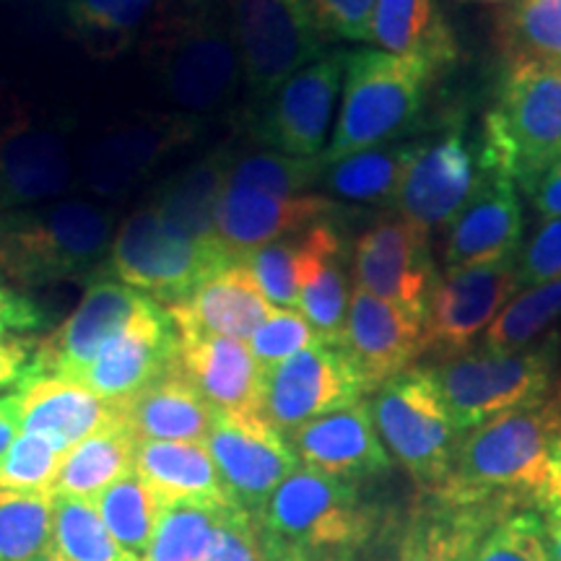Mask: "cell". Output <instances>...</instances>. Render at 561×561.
I'll list each match as a JSON object with an SVG mask.
<instances>
[{"mask_svg": "<svg viewBox=\"0 0 561 561\" xmlns=\"http://www.w3.org/2000/svg\"><path fill=\"white\" fill-rule=\"evenodd\" d=\"M364 392L367 388L346 351L320 341L265 369L263 419L280 437H289L307 421L359 403Z\"/></svg>", "mask_w": 561, "mask_h": 561, "instance_id": "14", "label": "cell"}, {"mask_svg": "<svg viewBox=\"0 0 561 561\" xmlns=\"http://www.w3.org/2000/svg\"><path fill=\"white\" fill-rule=\"evenodd\" d=\"M224 5L242 55L244 83L257 100L322 58L325 42L305 0H224Z\"/></svg>", "mask_w": 561, "mask_h": 561, "instance_id": "11", "label": "cell"}, {"mask_svg": "<svg viewBox=\"0 0 561 561\" xmlns=\"http://www.w3.org/2000/svg\"><path fill=\"white\" fill-rule=\"evenodd\" d=\"M346 53L322 55L278 83L252 115L250 133L271 151L318 159L331 144V125L343 89Z\"/></svg>", "mask_w": 561, "mask_h": 561, "instance_id": "12", "label": "cell"}, {"mask_svg": "<svg viewBox=\"0 0 561 561\" xmlns=\"http://www.w3.org/2000/svg\"><path fill=\"white\" fill-rule=\"evenodd\" d=\"M341 348L359 371L367 392L377 390L411 369L426 351V312L377 299L354 286Z\"/></svg>", "mask_w": 561, "mask_h": 561, "instance_id": "20", "label": "cell"}, {"mask_svg": "<svg viewBox=\"0 0 561 561\" xmlns=\"http://www.w3.org/2000/svg\"><path fill=\"white\" fill-rule=\"evenodd\" d=\"M348 273L346 265H343V252H339V255L325 257V261L305 278L299 291L297 310L305 314L307 322L318 331L322 341L341 346L343 328H346L348 318Z\"/></svg>", "mask_w": 561, "mask_h": 561, "instance_id": "43", "label": "cell"}, {"mask_svg": "<svg viewBox=\"0 0 561 561\" xmlns=\"http://www.w3.org/2000/svg\"><path fill=\"white\" fill-rule=\"evenodd\" d=\"M385 450L426 494L445 486L462 434L453 424L430 369H405L375 390L369 403Z\"/></svg>", "mask_w": 561, "mask_h": 561, "instance_id": "8", "label": "cell"}, {"mask_svg": "<svg viewBox=\"0 0 561 561\" xmlns=\"http://www.w3.org/2000/svg\"><path fill=\"white\" fill-rule=\"evenodd\" d=\"M517 291V255L445 271L426 305V351L445 359L471 351Z\"/></svg>", "mask_w": 561, "mask_h": 561, "instance_id": "15", "label": "cell"}, {"mask_svg": "<svg viewBox=\"0 0 561 561\" xmlns=\"http://www.w3.org/2000/svg\"><path fill=\"white\" fill-rule=\"evenodd\" d=\"M62 453L37 434L21 432L0 458V489L47 491L58 476Z\"/></svg>", "mask_w": 561, "mask_h": 561, "instance_id": "46", "label": "cell"}, {"mask_svg": "<svg viewBox=\"0 0 561 561\" xmlns=\"http://www.w3.org/2000/svg\"><path fill=\"white\" fill-rule=\"evenodd\" d=\"M512 502H432L405 525L398 561H476L483 536L510 515Z\"/></svg>", "mask_w": 561, "mask_h": 561, "instance_id": "26", "label": "cell"}, {"mask_svg": "<svg viewBox=\"0 0 561 561\" xmlns=\"http://www.w3.org/2000/svg\"><path fill=\"white\" fill-rule=\"evenodd\" d=\"M231 161H234L231 151L227 146H219L170 174L151 198V206L159 210L161 219L206 250L224 252L216 237V206L229 182Z\"/></svg>", "mask_w": 561, "mask_h": 561, "instance_id": "30", "label": "cell"}, {"mask_svg": "<svg viewBox=\"0 0 561 561\" xmlns=\"http://www.w3.org/2000/svg\"><path fill=\"white\" fill-rule=\"evenodd\" d=\"M325 161L299 159L280 151H257L231 161L229 185L268 195H305L312 185H320Z\"/></svg>", "mask_w": 561, "mask_h": 561, "instance_id": "42", "label": "cell"}, {"mask_svg": "<svg viewBox=\"0 0 561 561\" xmlns=\"http://www.w3.org/2000/svg\"><path fill=\"white\" fill-rule=\"evenodd\" d=\"M533 208L546 219H559L561 216V161L546 178L538 182L536 191L530 193Z\"/></svg>", "mask_w": 561, "mask_h": 561, "instance_id": "54", "label": "cell"}, {"mask_svg": "<svg viewBox=\"0 0 561 561\" xmlns=\"http://www.w3.org/2000/svg\"><path fill=\"white\" fill-rule=\"evenodd\" d=\"M115 409L136 442H206L216 413L182 375L180 364L115 403Z\"/></svg>", "mask_w": 561, "mask_h": 561, "instance_id": "28", "label": "cell"}, {"mask_svg": "<svg viewBox=\"0 0 561 561\" xmlns=\"http://www.w3.org/2000/svg\"><path fill=\"white\" fill-rule=\"evenodd\" d=\"M133 458L136 437L117 416L62 455L50 494L96 500L104 489L133 471Z\"/></svg>", "mask_w": 561, "mask_h": 561, "instance_id": "34", "label": "cell"}, {"mask_svg": "<svg viewBox=\"0 0 561 561\" xmlns=\"http://www.w3.org/2000/svg\"><path fill=\"white\" fill-rule=\"evenodd\" d=\"M561 356L559 335L523 351H466L430 369L460 434L549 398Z\"/></svg>", "mask_w": 561, "mask_h": 561, "instance_id": "7", "label": "cell"}, {"mask_svg": "<svg viewBox=\"0 0 561 561\" xmlns=\"http://www.w3.org/2000/svg\"><path fill=\"white\" fill-rule=\"evenodd\" d=\"M320 341L322 339L318 331H314L299 310H278V307H273L268 318H265L261 325L255 328V333L248 339V346L257 364H261L263 369H271Z\"/></svg>", "mask_w": 561, "mask_h": 561, "instance_id": "47", "label": "cell"}, {"mask_svg": "<svg viewBox=\"0 0 561 561\" xmlns=\"http://www.w3.org/2000/svg\"><path fill=\"white\" fill-rule=\"evenodd\" d=\"M549 401L553 409L561 413V356L557 364V371H553V380H551V390H549Z\"/></svg>", "mask_w": 561, "mask_h": 561, "instance_id": "57", "label": "cell"}, {"mask_svg": "<svg viewBox=\"0 0 561 561\" xmlns=\"http://www.w3.org/2000/svg\"><path fill=\"white\" fill-rule=\"evenodd\" d=\"M201 128L198 117L182 112L138 115L110 125L83 151L81 185L102 201H123L149 180L170 153L195 140Z\"/></svg>", "mask_w": 561, "mask_h": 561, "instance_id": "13", "label": "cell"}, {"mask_svg": "<svg viewBox=\"0 0 561 561\" xmlns=\"http://www.w3.org/2000/svg\"><path fill=\"white\" fill-rule=\"evenodd\" d=\"M520 237L523 208L515 182L489 174L450 224L445 244V271L517 255Z\"/></svg>", "mask_w": 561, "mask_h": 561, "instance_id": "25", "label": "cell"}, {"mask_svg": "<svg viewBox=\"0 0 561 561\" xmlns=\"http://www.w3.org/2000/svg\"><path fill=\"white\" fill-rule=\"evenodd\" d=\"M476 561H553L546 523L536 512H510L491 528Z\"/></svg>", "mask_w": 561, "mask_h": 561, "instance_id": "45", "label": "cell"}, {"mask_svg": "<svg viewBox=\"0 0 561 561\" xmlns=\"http://www.w3.org/2000/svg\"><path fill=\"white\" fill-rule=\"evenodd\" d=\"M21 432L37 434L66 455L89 434L117 419L115 403L102 401L79 382L39 375L19 388Z\"/></svg>", "mask_w": 561, "mask_h": 561, "instance_id": "29", "label": "cell"}, {"mask_svg": "<svg viewBox=\"0 0 561 561\" xmlns=\"http://www.w3.org/2000/svg\"><path fill=\"white\" fill-rule=\"evenodd\" d=\"M561 322V278L520 289L481 335L483 351H523L551 339Z\"/></svg>", "mask_w": 561, "mask_h": 561, "instance_id": "38", "label": "cell"}, {"mask_svg": "<svg viewBox=\"0 0 561 561\" xmlns=\"http://www.w3.org/2000/svg\"><path fill=\"white\" fill-rule=\"evenodd\" d=\"M21 434V392L13 390L0 396V458L9 450L11 442Z\"/></svg>", "mask_w": 561, "mask_h": 561, "instance_id": "55", "label": "cell"}, {"mask_svg": "<svg viewBox=\"0 0 561 561\" xmlns=\"http://www.w3.org/2000/svg\"><path fill=\"white\" fill-rule=\"evenodd\" d=\"M178 364L208 405L229 416H263V377L248 341L178 331Z\"/></svg>", "mask_w": 561, "mask_h": 561, "instance_id": "24", "label": "cell"}, {"mask_svg": "<svg viewBox=\"0 0 561 561\" xmlns=\"http://www.w3.org/2000/svg\"><path fill=\"white\" fill-rule=\"evenodd\" d=\"M255 520L278 553L351 559L367 543L375 515L351 481L297 466L268 496Z\"/></svg>", "mask_w": 561, "mask_h": 561, "instance_id": "6", "label": "cell"}, {"mask_svg": "<svg viewBox=\"0 0 561 561\" xmlns=\"http://www.w3.org/2000/svg\"><path fill=\"white\" fill-rule=\"evenodd\" d=\"M286 442L297 455L299 466L341 481L371 479L390 471L392 466L367 401L307 421Z\"/></svg>", "mask_w": 561, "mask_h": 561, "instance_id": "23", "label": "cell"}, {"mask_svg": "<svg viewBox=\"0 0 561 561\" xmlns=\"http://www.w3.org/2000/svg\"><path fill=\"white\" fill-rule=\"evenodd\" d=\"M419 140H390L325 164L320 187L328 198L382 206L392 203Z\"/></svg>", "mask_w": 561, "mask_h": 561, "instance_id": "35", "label": "cell"}, {"mask_svg": "<svg viewBox=\"0 0 561 561\" xmlns=\"http://www.w3.org/2000/svg\"><path fill=\"white\" fill-rule=\"evenodd\" d=\"M229 263H234V257L191 242L146 203L115 231L107 261L96 276L144 291L161 307H172Z\"/></svg>", "mask_w": 561, "mask_h": 561, "instance_id": "9", "label": "cell"}, {"mask_svg": "<svg viewBox=\"0 0 561 561\" xmlns=\"http://www.w3.org/2000/svg\"><path fill=\"white\" fill-rule=\"evenodd\" d=\"M273 305L244 261L229 263L203 280L191 297L167 307L178 331H198L248 341Z\"/></svg>", "mask_w": 561, "mask_h": 561, "instance_id": "27", "label": "cell"}, {"mask_svg": "<svg viewBox=\"0 0 561 561\" xmlns=\"http://www.w3.org/2000/svg\"><path fill=\"white\" fill-rule=\"evenodd\" d=\"M536 504L543 510V517L546 515L561 517V434L551 445L549 476H546V483L541 486V491H538Z\"/></svg>", "mask_w": 561, "mask_h": 561, "instance_id": "53", "label": "cell"}, {"mask_svg": "<svg viewBox=\"0 0 561 561\" xmlns=\"http://www.w3.org/2000/svg\"><path fill=\"white\" fill-rule=\"evenodd\" d=\"M201 561H278V553L250 512L229 507Z\"/></svg>", "mask_w": 561, "mask_h": 561, "instance_id": "48", "label": "cell"}, {"mask_svg": "<svg viewBox=\"0 0 561 561\" xmlns=\"http://www.w3.org/2000/svg\"><path fill=\"white\" fill-rule=\"evenodd\" d=\"M133 471L167 502L195 500L234 507L221 486L206 442H136Z\"/></svg>", "mask_w": 561, "mask_h": 561, "instance_id": "32", "label": "cell"}, {"mask_svg": "<svg viewBox=\"0 0 561 561\" xmlns=\"http://www.w3.org/2000/svg\"><path fill=\"white\" fill-rule=\"evenodd\" d=\"M434 73L437 66L424 58L380 47L346 50L339 123L322 161L331 164L405 136L424 107Z\"/></svg>", "mask_w": 561, "mask_h": 561, "instance_id": "5", "label": "cell"}, {"mask_svg": "<svg viewBox=\"0 0 561 561\" xmlns=\"http://www.w3.org/2000/svg\"><path fill=\"white\" fill-rule=\"evenodd\" d=\"M481 170L533 193L561 161V66L515 58L483 121Z\"/></svg>", "mask_w": 561, "mask_h": 561, "instance_id": "4", "label": "cell"}, {"mask_svg": "<svg viewBox=\"0 0 561 561\" xmlns=\"http://www.w3.org/2000/svg\"><path fill=\"white\" fill-rule=\"evenodd\" d=\"M343 252V237L335 221H322L314 227L286 237V240L263 244L242 261L255 276L257 286L278 310H297L299 291L307 273L325 257Z\"/></svg>", "mask_w": 561, "mask_h": 561, "instance_id": "31", "label": "cell"}, {"mask_svg": "<svg viewBox=\"0 0 561 561\" xmlns=\"http://www.w3.org/2000/svg\"><path fill=\"white\" fill-rule=\"evenodd\" d=\"M32 561H62V559H60V557H55V553H53L50 549H45V551L39 553V557H34Z\"/></svg>", "mask_w": 561, "mask_h": 561, "instance_id": "59", "label": "cell"}, {"mask_svg": "<svg viewBox=\"0 0 561 561\" xmlns=\"http://www.w3.org/2000/svg\"><path fill=\"white\" fill-rule=\"evenodd\" d=\"M481 161L460 128H450L434 140H419L398 187V216L424 229L453 224L481 187Z\"/></svg>", "mask_w": 561, "mask_h": 561, "instance_id": "18", "label": "cell"}, {"mask_svg": "<svg viewBox=\"0 0 561 561\" xmlns=\"http://www.w3.org/2000/svg\"><path fill=\"white\" fill-rule=\"evenodd\" d=\"M76 182L68 125L0 100V214L58 201Z\"/></svg>", "mask_w": 561, "mask_h": 561, "instance_id": "10", "label": "cell"}, {"mask_svg": "<svg viewBox=\"0 0 561 561\" xmlns=\"http://www.w3.org/2000/svg\"><path fill=\"white\" fill-rule=\"evenodd\" d=\"M320 39L371 42L377 0H305Z\"/></svg>", "mask_w": 561, "mask_h": 561, "instance_id": "49", "label": "cell"}, {"mask_svg": "<svg viewBox=\"0 0 561 561\" xmlns=\"http://www.w3.org/2000/svg\"><path fill=\"white\" fill-rule=\"evenodd\" d=\"M546 536H549V549H551V559L561 561V517L557 515H546Z\"/></svg>", "mask_w": 561, "mask_h": 561, "instance_id": "56", "label": "cell"}, {"mask_svg": "<svg viewBox=\"0 0 561 561\" xmlns=\"http://www.w3.org/2000/svg\"><path fill=\"white\" fill-rule=\"evenodd\" d=\"M100 517L107 525L117 543L130 553L133 559L144 561L149 553L157 520L164 507V496L149 486L136 471L123 476L94 500Z\"/></svg>", "mask_w": 561, "mask_h": 561, "instance_id": "37", "label": "cell"}, {"mask_svg": "<svg viewBox=\"0 0 561 561\" xmlns=\"http://www.w3.org/2000/svg\"><path fill=\"white\" fill-rule=\"evenodd\" d=\"M351 278L371 297L426 312L437 284L430 229L398 214L375 221L351 252Z\"/></svg>", "mask_w": 561, "mask_h": 561, "instance_id": "16", "label": "cell"}, {"mask_svg": "<svg viewBox=\"0 0 561 561\" xmlns=\"http://www.w3.org/2000/svg\"><path fill=\"white\" fill-rule=\"evenodd\" d=\"M161 0H62L70 30L94 58L123 55L146 32Z\"/></svg>", "mask_w": 561, "mask_h": 561, "instance_id": "36", "label": "cell"}, {"mask_svg": "<svg viewBox=\"0 0 561 561\" xmlns=\"http://www.w3.org/2000/svg\"><path fill=\"white\" fill-rule=\"evenodd\" d=\"M227 510L214 502L164 500L144 561H201Z\"/></svg>", "mask_w": 561, "mask_h": 561, "instance_id": "40", "label": "cell"}, {"mask_svg": "<svg viewBox=\"0 0 561 561\" xmlns=\"http://www.w3.org/2000/svg\"><path fill=\"white\" fill-rule=\"evenodd\" d=\"M486 3H496V0H486Z\"/></svg>", "mask_w": 561, "mask_h": 561, "instance_id": "60", "label": "cell"}, {"mask_svg": "<svg viewBox=\"0 0 561 561\" xmlns=\"http://www.w3.org/2000/svg\"><path fill=\"white\" fill-rule=\"evenodd\" d=\"M206 447L229 502L252 517L299 466L289 442L263 416H229L216 411Z\"/></svg>", "mask_w": 561, "mask_h": 561, "instance_id": "17", "label": "cell"}, {"mask_svg": "<svg viewBox=\"0 0 561 561\" xmlns=\"http://www.w3.org/2000/svg\"><path fill=\"white\" fill-rule=\"evenodd\" d=\"M50 314L26 294L0 286V341L39 331L47 325Z\"/></svg>", "mask_w": 561, "mask_h": 561, "instance_id": "51", "label": "cell"}, {"mask_svg": "<svg viewBox=\"0 0 561 561\" xmlns=\"http://www.w3.org/2000/svg\"><path fill=\"white\" fill-rule=\"evenodd\" d=\"M117 214L68 198L0 214V278L19 286L96 278L115 240Z\"/></svg>", "mask_w": 561, "mask_h": 561, "instance_id": "2", "label": "cell"}, {"mask_svg": "<svg viewBox=\"0 0 561 561\" xmlns=\"http://www.w3.org/2000/svg\"><path fill=\"white\" fill-rule=\"evenodd\" d=\"M561 278V216L546 219L517 252V286L551 284Z\"/></svg>", "mask_w": 561, "mask_h": 561, "instance_id": "50", "label": "cell"}, {"mask_svg": "<svg viewBox=\"0 0 561 561\" xmlns=\"http://www.w3.org/2000/svg\"><path fill=\"white\" fill-rule=\"evenodd\" d=\"M144 55L161 94L198 121L227 107L244 81L224 0H161L146 26Z\"/></svg>", "mask_w": 561, "mask_h": 561, "instance_id": "1", "label": "cell"}, {"mask_svg": "<svg viewBox=\"0 0 561 561\" xmlns=\"http://www.w3.org/2000/svg\"><path fill=\"white\" fill-rule=\"evenodd\" d=\"M371 45L392 55L424 58L437 68L458 55L450 26L434 0H377Z\"/></svg>", "mask_w": 561, "mask_h": 561, "instance_id": "33", "label": "cell"}, {"mask_svg": "<svg viewBox=\"0 0 561 561\" xmlns=\"http://www.w3.org/2000/svg\"><path fill=\"white\" fill-rule=\"evenodd\" d=\"M62 561H138L112 538L94 500L53 496L50 546Z\"/></svg>", "mask_w": 561, "mask_h": 561, "instance_id": "39", "label": "cell"}, {"mask_svg": "<svg viewBox=\"0 0 561 561\" xmlns=\"http://www.w3.org/2000/svg\"><path fill=\"white\" fill-rule=\"evenodd\" d=\"M178 328L167 307L149 297L125 331L117 333L89 364L79 385L102 401L121 403L178 364Z\"/></svg>", "mask_w": 561, "mask_h": 561, "instance_id": "21", "label": "cell"}, {"mask_svg": "<svg viewBox=\"0 0 561 561\" xmlns=\"http://www.w3.org/2000/svg\"><path fill=\"white\" fill-rule=\"evenodd\" d=\"M53 494L0 489V561H32L50 546Z\"/></svg>", "mask_w": 561, "mask_h": 561, "instance_id": "41", "label": "cell"}, {"mask_svg": "<svg viewBox=\"0 0 561 561\" xmlns=\"http://www.w3.org/2000/svg\"><path fill=\"white\" fill-rule=\"evenodd\" d=\"M343 208L339 201L322 193L268 195L248 187H224L216 206V237L221 250L234 261H242L263 244L286 240L322 221H335Z\"/></svg>", "mask_w": 561, "mask_h": 561, "instance_id": "22", "label": "cell"}, {"mask_svg": "<svg viewBox=\"0 0 561 561\" xmlns=\"http://www.w3.org/2000/svg\"><path fill=\"white\" fill-rule=\"evenodd\" d=\"M37 343L32 339H3L0 341V392L19 390L21 385L39 377L37 371Z\"/></svg>", "mask_w": 561, "mask_h": 561, "instance_id": "52", "label": "cell"}, {"mask_svg": "<svg viewBox=\"0 0 561 561\" xmlns=\"http://www.w3.org/2000/svg\"><path fill=\"white\" fill-rule=\"evenodd\" d=\"M561 434V413L549 398L504 411L462 434L445 486L430 496L447 502H486L525 496L536 502L549 476L551 445Z\"/></svg>", "mask_w": 561, "mask_h": 561, "instance_id": "3", "label": "cell"}, {"mask_svg": "<svg viewBox=\"0 0 561 561\" xmlns=\"http://www.w3.org/2000/svg\"><path fill=\"white\" fill-rule=\"evenodd\" d=\"M146 299L149 297L144 291L112 278H91L81 305L60 322L58 331L37 343L34 362H37L39 375L79 382L89 364L117 333L125 331Z\"/></svg>", "mask_w": 561, "mask_h": 561, "instance_id": "19", "label": "cell"}, {"mask_svg": "<svg viewBox=\"0 0 561 561\" xmlns=\"http://www.w3.org/2000/svg\"><path fill=\"white\" fill-rule=\"evenodd\" d=\"M278 561H348L343 557H307V553H280Z\"/></svg>", "mask_w": 561, "mask_h": 561, "instance_id": "58", "label": "cell"}, {"mask_svg": "<svg viewBox=\"0 0 561 561\" xmlns=\"http://www.w3.org/2000/svg\"><path fill=\"white\" fill-rule=\"evenodd\" d=\"M515 58L561 66V0H517L502 21Z\"/></svg>", "mask_w": 561, "mask_h": 561, "instance_id": "44", "label": "cell"}]
</instances>
